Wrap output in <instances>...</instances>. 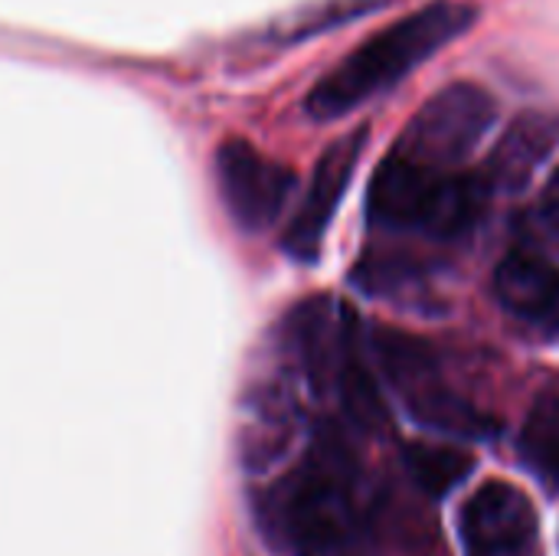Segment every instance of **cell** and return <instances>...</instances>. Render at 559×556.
I'll return each instance as SVG.
<instances>
[{
	"instance_id": "cell-1",
	"label": "cell",
	"mask_w": 559,
	"mask_h": 556,
	"mask_svg": "<svg viewBox=\"0 0 559 556\" xmlns=\"http://www.w3.org/2000/svg\"><path fill=\"white\" fill-rule=\"evenodd\" d=\"M478 20V10L462 0H436L409 16L383 26L364 39L347 59H341L308 92L305 108L314 121H334L364 102L390 92L423 62L439 56L449 43L465 36Z\"/></svg>"
},
{
	"instance_id": "cell-2",
	"label": "cell",
	"mask_w": 559,
	"mask_h": 556,
	"mask_svg": "<svg viewBox=\"0 0 559 556\" xmlns=\"http://www.w3.org/2000/svg\"><path fill=\"white\" fill-rule=\"evenodd\" d=\"M491 200L485 174L432 170L396 151L383 157L370 180L367 213L383 229H416L432 239H459L472 233Z\"/></svg>"
},
{
	"instance_id": "cell-3",
	"label": "cell",
	"mask_w": 559,
	"mask_h": 556,
	"mask_svg": "<svg viewBox=\"0 0 559 556\" xmlns=\"http://www.w3.org/2000/svg\"><path fill=\"white\" fill-rule=\"evenodd\" d=\"M262 524L298 556H328L357 528L350 462L337 442L314 446L311 459L262 501Z\"/></svg>"
},
{
	"instance_id": "cell-4",
	"label": "cell",
	"mask_w": 559,
	"mask_h": 556,
	"mask_svg": "<svg viewBox=\"0 0 559 556\" xmlns=\"http://www.w3.org/2000/svg\"><path fill=\"white\" fill-rule=\"evenodd\" d=\"M373 357L386 377V383L403 397L406 413L442 436L452 439H491L498 433V423L462 400L455 390L445 387L436 354L426 341L393 331V328H377L373 331Z\"/></svg>"
},
{
	"instance_id": "cell-5",
	"label": "cell",
	"mask_w": 559,
	"mask_h": 556,
	"mask_svg": "<svg viewBox=\"0 0 559 556\" xmlns=\"http://www.w3.org/2000/svg\"><path fill=\"white\" fill-rule=\"evenodd\" d=\"M495 121H498V102L485 85L452 82L439 88L413 115L393 151L423 167L452 170L455 164L475 154V147L485 141Z\"/></svg>"
},
{
	"instance_id": "cell-6",
	"label": "cell",
	"mask_w": 559,
	"mask_h": 556,
	"mask_svg": "<svg viewBox=\"0 0 559 556\" xmlns=\"http://www.w3.org/2000/svg\"><path fill=\"white\" fill-rule=\"evenodd\" d=\"M459 541L465 556H544L540 514L508 482H485L462 505Z\"/></svg>"
},
{
	"instance_id": "cell-7",
	"label": "cell",
	"mask_w": 559,
	"mask_h": 556,
	"mask_svg": "<svg viewBox=\"0 0 559 556\" xmlns=\"http://www.w3.org/2000/svg\"><path fill=\"white\" fill-rule=\"evenodd\" d=\"M216 180L229 216L249 233L272 226L298 184L292 167L265 157L242 138H229L219 144Z\"/></svg>"
},
{
	"instance_id": "cell-8",
	"label": "cell",
	"mask_w": 559,
	"mask_h": 556,
	"mask_svg": "<svg viewBox=\"0 0 559 556\" xmlns=\"http://www.w3.org/2000/svg\"><path fill=\"white\" fill-rule=\"evenodd\" d=\"M367 147V128H357L344 138H337L318 161L311 184L292 216V223L282 233V249L295 262H314L324 246V233L350 187V177L364 157Z\"/></svg>"
},
{
	"instance_id": "cell-9",
	"label": "cell",
	"mask_w": 559,
	"mask_h": 556,
	"mask_svg": "<svg viewBox=\"0 0 559 556\" xmlns=\"http://www.w3.org/2000/svg\"><path fill=\"white\" fill-rule=\"evenodd\" d=\"M288 344L318 393L337 390L347 360L357 354L354 315L334 298H311L292 311Z\"/></svg>"
},
{
	"instance_id": "cell-10",
	"label": "cell",
	"mask_w": 559,
	"mask_h": 556,
	"mask_svg": "<svg viewBox=\"0 0 559 556\" xmlns=\"http://www.w3.org/2000/svg\"><path fill=\"white\" fill-rule=\"evenodd\" d=\"M501 308L544 341H559V265L537 252H511L495 272Z\"/></svg>"
},
{
	"instance_id": "cell-11",
	"label": "cell",
	"mask_w": 559,
	"mask_h": 556,
	"mask_svg": "<svg viewBox=\"0 0 559 556\" xmlns=\"http://www.w3.org/2000/svg\"><path fill=\"white\" fill-rule=\"evenodd\" d=\"M559 147V111L557 108H534L521 111L485 164V180L491 190H521L531 184L537 167Z\"/></svg>"
},
{
	"instance_id": "cell-12",
	"label": "cell",
	"mask_w": 559,
	"mask_h": 556,
	"mask_svg": "<svg viewBox=\"0 0 559 556\" xmlns=\"http://www.w3.org/2000/svg\"><path fill=\"white\" fill-rule=\"evenodd\" d=\"M403 465L423 495L445 498L475 472V456L468 449H459V446L409 442L403 452Z\"/></svg>"
},
{
	"instance_id": "cell-13",
	"label": "cell",
	"mask_w": 559,
	"mask_h": 556,
	"mask_svg": "<svg viewBox=\"0 0 559 556\" xmlns=\"http://www.w3.org/2000/svg\"><path fill=\"white\" fill-rule=\"evenodd\" d=\"M521 456L524 462L547 482L559 488V410L544 406L537 410L524 433H521Z\"/></svg>"
},
{
	"instance_id": "cell-14",
	"label": "cell",
	"mask_w": 559,
	"mask_h": 556,
	"mask_svg": "<svg viewBox=\"0 0 559 556\" xmlns=\"http://www.w3.org/2000/svg\"><path fill=\"white\" fill-rule=\"evenodd\" d=\"M537 213H540V223L559 239V167L550 174V180H547V187L540 193Z\"/></svg>"
}]
</instances>
